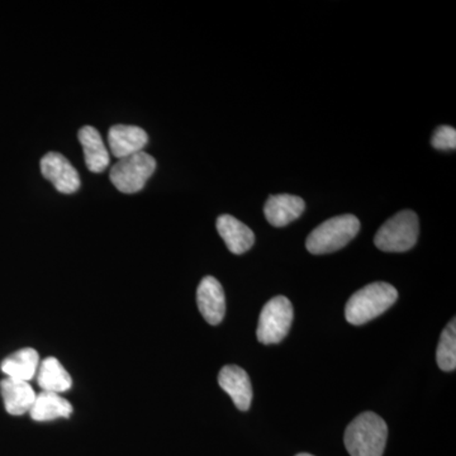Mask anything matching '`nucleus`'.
Wrapping results in <instances>:
<instances>
[{
    "label": "nucleus",
    "mask_w": 456,
    "mask_h": 456,
    "mask_svg": "<svg viewBox=\"0 0 456 456\" xmlns=\"http://www.w3.org/2000/svg\"><path fill=\"white\" fill-rule=\"evenodd\" d=\"M218 384L232 398L240 411H248L253 401V387L244 369L237 365H226L218 374Z\"/></svg>",
    "instance_id": "1a4fd4ad"
},
{
    "label": "nucleus",
    "mask_w": 456,
    "mask_h": 456,
    "mask_svg": "<svg viewBox=\"0 0 456 456\" xmlns=\"http://www.w3.org/2000/svg\"><path fill=\"white\" fill-rule=\"evenodd\" d=\"M156 170V160L145 151L119 159L110 169V182L121 193L134 194L145 188Z\"/></svg>",
    "instance_id": "39448f33"
},
{
    "label": "nucleus",
    "mask_w": 456,
    "mask_h": 456,
    "mask_svg": "<svg viewBox=\"0 0 456 456\" xmlns=\"http://www.w3.org/2000/svg\"><path fill=\"white\" fill-rule=\"evenodd\" d=\"M296 456H314V455L305 454V452H303V454H298V455H296Z\"/></svg>",
    "instance_id": "aec40b11"
},
{
    "label": "nucleus",
    "mask_w": 456,
    "mask_h": 456,
    "mask_svg": "<svg viewBox=\"0 0 456 456\" xmlns=\"http://www.w3.org/2000/svg\"><path fill=\"white\" fill-rule=\"evenodd\" d=\"M217 231L232 254H245L255 244V235L251 228L232 216H220L217 218Z\"/></svg>",
    "instance_id": "f8f14e48"
},
{
    "label": "nucleus",
    "mask_w": 456,
    "mask_h": 456,
    "mask_svg": "<svg viewBox=\"0 0 456 456\" xmlns=\"http://www.w3.org/2000/svg\"><path fill=\"white\" fill-rule=\"evenodd\" d=\"M40 167L44 178L53 183L60 193L73 194L79 191L82 184L79 173L64 155L49 152L41 159Z\"/></svg>",
    "instance_id": "0eeeda50"
},
{
    "label": "nucleus",
    "mask_w": 456,
    "mask_h": 456,
    "mask_svg": "<svg viewBox=\"0 0 456 456\" xmlns=\"http://www.w3.org/2000/svg\"><path fill=\"white\" fill-rule=\"evenodd\" d=\"M437 365L441 370L452 371L456 368V322L455 318L441 335L436 351Z\"/></svg>",
    "instance_id": "a211bd4d"
},
{
    "label": "nucleus",
    "mask_w": 456,
    "mask_h": 456,
    "mask_svg": "<svg viewBox=\"0 0 456 456\" xmlns=\"http://www.w3.org/2000/svg\"><path fill=\"white\" fill-rule=\"evenodd\" d=\"M419 224L415 212L402 211L378 230L374 244L386 253H406L419 240Z\"/></svg>",
    "instance_id": "20e7f679"
},
{
    "label": "nucleus",
    "mask_w": 456,
    "mask_h": 456,
    "mask_svg": "<svg viewBox=\"0 0 456 456\" xmlns=\"http://www.w3.org/2000/svg\"><path fill=\"white\" fill-rule=\"evenodd\" d=\"M73 411L70 402L57 393L41 392L36 395L29 415L35 421L47 422L57 419H69L73 415Z\"/></svg>",
    "instance_id": "2eb2a0df"
},
{
    "label": "nucleus",
    "mask_w": 456,
    "mask_h": 456,
    "mask_svg": "<svg viewBox=\"0 0 456 456\" xmlns=\"http://www.w3.org/2000/svg\"><path fill=\"white\" fill-rule=\"evenodd\" d=\"M432 146L436 150H455L456 149V130L450 126H440L434 132L432 136Z\"/></svg>",
    "instance_id": "6ab92c4d"
},
{
    "label": "nucleus",
    "mask_w": 456,
    "mask_h": 456,
    "mask_svg": "<svg viewBox=\"0 0 456 456\" xmlns=\"http://www.w3.org/2000/svg\"><path fill=\"white\" fill-rule=\"evenodd\" d=\"M38 367H40V356L37 351L26 347L5 358L0 365L3 373L7 375L11 379L22 380V382H29L37 374Z\"/></svg>",
    "instance_id": "dca6fc26"
},
{
    "label": "nucleus",
    "mask_w": 456,
    "mask_h": 456,
    "mask_svg": "<svg viewBox=\"0 0 456 456\" xmlns=\"http://www.w3.org/2000/svg\"><path fill=\"white\" fill-rule=\"evenodd\" d=\"M292 321V303L283 296L274 297L261 311L257 340L264 345L279 344L289 332Z\"/></svg>",
    "instance_id": "423d86ee"
},
{
    "label": "nucleus",
    "mask_w": 456,
    "mask_h": 456,
    "mask_svg": "<svg viewBox=\"0 0 456 456\" xmlns=\"http://www.w3.org/2000/svg\"><path fill=\"white\" fill-rule=\"evenodd\" d=\"M305 208V203L301 197L278 194L266 200L264 215L272 226L284 227L299 218Z\"/></svg>",
    "instance_id": "9b49d317"
},
{
    "label": "nucleus",
    "mask_w": 456,
    "mask_h": 456,
    "mask_svg": "<svg viewBox=\"0 0 456 456\" xmlns=\"http://www.w3.org/2000/svg\"><path fill=\"white\" fill-rule=\"evenodd\" d=\"M77 139L82 143L88 169L92 173H102L106 170L110 165V152H108L97 128L92 127V126H84L77 132Z\"/></svg>",
    "instance_id": "4468645a"
},
{
    "label": "nucleus",
    "mask_w": 456,
    "mask_h": 456,
    "mask_svg": "<svg viewBox=\"0 0 456 456\" xmlns=\"http://www.w3.org/2000/svg\"><path fill=\"white\" fill-rule=\"evenodd\" d=\"M147 142L146 131L137 126L117 125L108 132V146L118 160L143 151Z\"/></svg>",
    "instance_id": "9d476101"
},
{
    "label": "nucleus",
    "mask_w": 456,
    "mask_h": 456,
    "mask_svg": "<svg viewBox=\"0 0 456 456\" xmlns=\"http://www.w3.org/2000/svg\"><path fill=\"white\" fill-rule=\"evenodd\" d=\"M0 392L9 415L22 416L29 412L35 403L36 393L29 382L5 378L0 382Z\"/></svg>",
    "instance_id": "ddd939ff"
},
{
    "label": "nucleus",
    "mask_w": 456,
    "mask_h": 456,
    "mask_svg": "<svg viewBox=\"0 0 456 456\" xmlns=\"http://www.w3.org/2000/svg\"><path fill=\"white\" fill-rule=\"evenodd\" d=\"M360 221L354 215L330 218L314 228L307 237L305 246L314 255L331 254L345 248L358 235Z\"/></svg>",
    "instance_id": "7ed1b4c3"
},
{
    "label": "nucleus",
    "mask_w": 456,
    "mask_h": 456,
    "mask_svg": "<svg viewBox=\"0 0 456 456\" xmlns=\"http://www.w3.org/2000/svg\"><path fill=\"white\" fill-rule=\"evenodd\" d=\"M388 426L374 412L356 417L345 431V446L351 456H383Z\"/></svg>",
    "instance_id": "f257e3e1"
},
{
    "label": "nucleus",
    "mask_w": 456,
    "mask_h": 456,
    "mask_svg": "<svg viewBox=\"0 0 456 456\" xmlns=\"http://www.w3.org/2000/svg\"><path fill=\"white\" fill-rule=\"evenodd\" d=\"M398 299L393 285L375 281L350 297L345 307V317L354 326L364 325L389 310Z\"/></svg>",
    "instance_id": "f03ea898"
},
{
    "label": "nucleus",
    "mask_w": 456,
    "mask_h": 456,
    "mask_svg": "<svg viewBox=\"0 0 456 456\" xmlns=\"http://www.w3.org/2000/svg\"><path fill=\"white\" fill-rule=\"evenodd\" d=\"M37 382L42 392L57 393V395L68 392L73 386L70 374L56 358H46L40 362Z\"/></svg>",
    "instance_id": "f3484780"
},
{
    "label": "nucleus",
    "mask_w": 456,
    "mask_h": 456,
    "mask_svg": "<svg viewBox=\"0 0 456 456\" xmlns=\"http://www.w3.org/2000/svg\"><path fill=\"white\" fill-rule=\"evenodd\" d=\"M200 314L209 325H220L226 314V297L220 281L213 277L202 279L197 289Z\"/></svg>",
    "instance_id": "6e6552de"
}]
</instances>
